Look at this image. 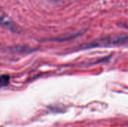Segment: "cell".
Masks as SVG:
<instances>
[{"label":"cell","mask_w":128,"mask_h":127,"mask_svg":"<svg viewBox=\"0 0 128 127\" xmlns=\"http://www.w3.org/2000/svg\"><path fill=\"white\" fill-rule=\"evenodd\" d=\"M10 77L7 75L0 76V88L6 86L9 83Z\"/></svg>","instance_id":"1"}]
</instances>
